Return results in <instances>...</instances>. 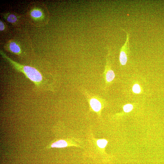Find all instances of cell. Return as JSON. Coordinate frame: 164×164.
Wrapping results in <instances>:
<instances>
[{
    "mask_svg": "<svg viewBox=\"0 0 164 164\" xmlns=\"http://www.w3.org/2000/svg\"><path fill=\"white\" fill-rule=\"evenodd\" d=\"M0 53L2 56L9 62L16 71L23 73L27 78L38 86L42 80V77L39 71L32 67L24 66L15 61L7 56L1 50Z\"/></svg>",
    "mask_w": 164,
    "mask_h": 164,
    "instance_id": "1",
    "label": "cell"
},
{
    "mask_svg": "<svg viewBox=\"0 0 164 164\" xmlns=\"http://www.w3.org/2000/svg\"><path fill=\"white\" fill-rule=\"evenodd\" d=\"M124 31L127 33V39L124 44L121 47L119 55V61L122 65L126 64L128 59V54L130 51L129 45V34L128 33Z\"/></svg>",
    "mask_w": 164,
    "mask_h": 164,
    "instance_id": "2",
    "label": "cell"
},
{
    "mask_svg": "<svg viewBox=\"0 0 164 164\" xmlns=\"http://www.w3.org/2000/svg\"><path fill=\"white\" fill-rule=\"evenodd\" d=\"M90 105L92 110L96 112H98L101 110L102 105L101 103L98 100L95 98H92L90 101Z\"/></svg>",
    "mask_w": 164,
    "mask_h": 164,
    "instance_id": "3",
    "label": "cell"
},
{
    "mask_svg": "<svg viewBox=\"0 0 164 164\" xmlns=\"http://www.w3.org/2000/svg\"><path fill=\"white\" fill-rule=\"evenodd\" d=\"M69 145L68 143L65 140H60L54 142L51 145V147L53 148H62L68 146Z\"/></svg>",
    "mask_w": 164,
    "mask_h": 164,
    "instance_id": "4",
    "label": "cell"
},
{
    "mask_svg": "<svg viewBox=\"0 0 164 164\" xmlns=\"http://www.w3.org/2000/svg\"><path fill=\"white\" fill-rule=\"evenodd\" d=\"M9 49L12 52L18 54L21 52V48L17 44L14 42H11L9 45Z\"/></svg>",
    "mask_w": 164,
    "mask_h": 164,
    "instance_id": "5",
    "label": "cell"
},
{
    "mask_svg": "<svg viewBox=\"0 0 164 164\" xmlns=\"http://www.w3.org/2000/svg\"><path fill=\"white\" fill-rule=\"evenodd\" d=\"M115 77L114 73L112 70L109 69L107 71L106 75V81L108 82L112 81Z\"/></svg>",
    "mask_w": 164,
    "mask_h": 164,
    "instance_id": "6",
    "label": "cell"
},
{
    "mask_svg": "<svg viewBox=\"0 0 164 164\" xmlns=\"http://www.w3.org/2000/svg\"><path fill=\"white\" fill-rule=\"evenodd\" d=\"M31 16L34 18H38L41 17L42 16V13L41 11L35 9L31 12Z\"/></svg>",
    "mask_w": 164,
    "mask_h": 164,
    "instance_id": "7",
    "label": "cell"
},
{
    "mask_svg": "<svg viewBox=\"0 0 164 164\" xmlns=\"http://www.w3.org/2000/svg\"><path fill=\"white\" fill-rule=\"evenodd\" d=\"M96 143L98 147L100 148L103 149L105 148L107 145L108 141L105 139H99L97 140Z\"/></svg>",
    "mask_w": 164,
    "mask_h": 164,
    "instance_id": "8",
    "label": "cell"
},
{
    "mask_svg": "<svg viewBox=\"0 0 164 164\" xmlns=\"http://www.w3.org/2000/svg\"><path fill=\"white\" fill-rule=\"evenodd\" d=\"M7 21L11 23H14L17 21V18L14 14H11L9 15L7 18Z\"/></svg>",
    "mask_w": 164,
    "mask_h": 164,
    "instance_id": "9",
    "label": "cell"
},
{
    "mask_svg": "<svg viewBox=\"0 0 164 164\" xmlns=\"http://www.w3.org/2000/svg\"><path fill=\"white\" fill-rule=\"evenodd\" d=\"M133 109V106L131 104H128L124 106L123 110L125 112H129L132 111Z\"/></svg>",
    "mask_w": 164,
    "mask_h": 164,
    "instance_id": "10",
    "label": "cell"
},
{
    "mask_svg": "<svg viewBox=\"0 0 164 164\" xmlns=\"http://www.w3.org/2000/svg\"><path fill=\"white\" fill-rule=\"evenodd\" d=\"M132 90L136 94L140 93L141 91L140 86L138 84H135L133 86Z\"/></svg>",
    "mask_w": 164,
    "mask_h": 164,
    "instance_id": "11",
    "label": "cell"
},
{
    "mask_svg": "<svg viewBox=\"0 0 164 164\" xmlns=\"http://www.w3.org/2000/svg\"><path fill=\"white\" fill-rule=\"evenodd\" d=\"M5 26L3 23L1 21H0V30L3 31L4 30Z\"/></svg>",
    "mask_w": 164,
    "mask_h": 164,
    "instance_id": "12",
    "label": "cell"
}]
</instances>
